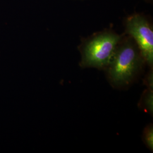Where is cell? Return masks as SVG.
Returning a JSON list of instances; mask_svg holds the SVG:
<instances>
[{"instance_id": "cell-7", "label": "cell", "mask_w": 153, "mask_h": 153, "mask_svg": "<svg viewBox=\"0 0 153 153\" xmlns=\"http://www.w3.org/2000/svg\"><path fill=\"white\" fill-rule=\"evenodd\" d=\"M143 1H145L146 3H148L149 4H153V0H143Z\"/></svg>"}, {"instance_id": "cell-6", "label": "cell", "mask_w": 153, "mask_h": 153, "mask_svg": "<svg viewBox=\"0 0 153 153\" xmlns=\"http://www.w3.org/2000/svg\"><path fill=\"white\" fill-rule=\"evenodd\" d=\"M153 72L152 71H150L148 76H146V85L148 87V89L150 90H153Z\"/></svg>"}, {"instance_id": "cell-4", "label": "cell", "mask_w": 153, "mask_h": 153, "mask_svg": "<svg viewBox=\"0 0 153 153\" xmlns=\"http://www.w3.org/2000/svg\"><path fill=\"white\" fill-rule=\"evenodd\" d=\"M142 105L149 113L153 114V90L148 89L144 93L142 99Z\"/></svg>"}, {"instance_id": "cell-5", "label": "cell", "mask_w": 153, "mask_h": 153, "mask_svg": "<svg viewBox=\"0 0 153 153\" xmlns=\"http://www.w3.org/2000/svg\"><path fill=\"white\" fill-rule=\"evenodd\" d=\"M143 141L150 150H153V128L152 125L148 126L143 131Z\"/></svg>"}, {"instance_id": "cell-3", "label": "cell", "mask_w": 153, "mask_h": 153, "mask_svg": "<svg viewBox=\"0 0 153 153\" xmlns=\"http://www.w3.org/2000/svg\"><path fill=\"white\" fill-rule=\"evenodd\" d=\"M126 35L133 39L140 49L144 60L150 67L153 64V29L147 16L140 13H134L124 19Z\"/></svg>"}, {"instance_id": "cell-1", "label": "cell", "mask_w": 153, "mask_h": 153, "mask_svg": "<svg viewBox=\"0 0 153 153\" xmlns=\"http://www.w3.org/2000/svg\"><path fill=\"white\" fill-rule=\"evenodd\" d=\"M143 62L135 42L126 33L122 34L114 54L106 68L110 82L117 86L128 85L137 75Z\"/></svg>"}, {"instance_id": "cell-2", "label": "cell", "mask_w": 153, "mask_h": 153, "mask_svg": "<svg viewBox=\"0 0 153 153\" xmlns=\"http://www.w3.org/2000/svg\"><path fill=\"white\" fill-rule=\"evenodd\" d=\"M121 36L113 29L105 28L82 39L79 46L81 66L106 69Z\"/></svg>"}, {"instance_id": "cell-8", "label": "cell", "mask_w": 153, "mask_h": 153, "mask_svg": "<svg viewBox=\"0 0 153 153\" xmlns=\"http://www.w3.org/2000/svg\"><path fill=\"white\" fill-rule=\"evenodd\" d=\"M77 1H84V0H77Z\"/></svg>"}]
</instances>
